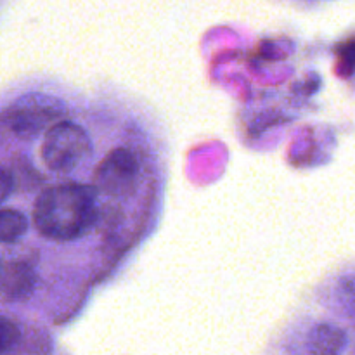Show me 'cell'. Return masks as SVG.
<instances>
[{
    "instance_id": "6da1fadb",
    "label": "cell",
    "mask_w": 355,
    "mask_h": 355,
    "mask_svg": "<svg viewBox=\"0 0 355 355\" xmlns=\"http://www.w3.org/2000/svg\"><path fill=\"white\" fill-rule=\"evenodd\" d=\"M97 191V187L78 182L42 191L33 205V224L38 234L59 243L89 234L99 218Z\"/></svg>"
},
{
    "instance_id": "7a4b0ae2",
    "label": "cell",
    "mask_w": 355,
    "mask_h": 355,
    "mask_svg": "<svg viewBox=\"0 0 355 355\" xmlns=\"http://www.w3.org/2000/svg\"><path fill=\"white\" fill-rule=\"evenodd\" d=\"M42 159L55 173H69L92 155V141L83 127L73 121H58L49 127L42 142Z\"/></svg>"
},
{
    "instance_id": "3957f363",
    "label": "cell",
    "mask_w": 355,
    "mask_h": 355,
    "mask_svg": "<svg viewBox=\"0 0 355 355\" xmlns=\"http://www.w3.org/2000/svg\"><path fill=\"white\" fill-rule=\"evenodd\" d=\"M64 113L61 101L44 94H26L14 101L3 113V125L17 139H35Z\"/></svg>"
},
{
    "instance_id": "277c9868",
    "label": "cell",
    "mask_w": 355,
    "mask_h": 355,
    "mask_svg": "<svg viewBox=\"0 0 355 355\" xmlns=\"http://www.w3.org/2000/svg\"><path fill=\"white\" fill-rule=\"evenodd\" d=\"M139 177V162L127 148L107 153L96 170V187L110 196H127L134 191Z\"/></svg>"
},
{
    "instance_id": "5b68a950",
    "label": "cell",
    "mask_w": 355,
    "mask_h": 355,
    "mask_svg": "<svg viewBox=\"0 0 355 355\" xmlns=\"http://www.w3.org/2000/svg\"><path fill=\"white\" fill-rule=\"evenodd\" d=\"M35 270L28 262H10L3 263L2 274V286L3 295L9 300H23L30 297L35 286Z\"/></svg>"
},
{
    "instance_id": "8992f818",
    "label": "cell",
    "mask_w": 355,
    "mask_h": 355,
    "mask_svg": "<svg viewBox=\"0 0 355 355\" xmlns=\"http://www.w3.org/2000/svg\"><path fill=\"white\" fill-rule=\"evenodd\" d=\"M347 345V335L333 324H319L309 333L307 347L312 355H340Z\"/></svg>"
},
{
    "instance_id": "52a82bcc",
    "label": "cell",
    "mask_w": 355,
    "mask_h": 355,
    "mask_svg": "<svg viewBox=\"0 0 355 355\" xmlns=\"http://www.w3.org/2000/svg\"><path fill=\"white\" fill-rule=\"evenodd\" d=\"M28 229L26 215L21 214L19 210L7 208L0 215V238L6 245L19 241Z\"/></svg>"
},
{
    "instance_id": "ba28073f",
    "label": "cell",
    "mask_w": 355,
    "mask_h": 355,
    "mask_svg": "<svg viewBox=\"0 0 355 355\" xmlns=\"http://www.w3.org/2000/svg\"><path fill=\"white\" fill-rule=\"evenodd\" d=\"M17 340H19V331H17V328L9 321V319H3L2 321V349H3V352H7L10 347L16 345Z\"/></svg>"
},
{
    "instance_id": "9c48e42d",
    "label": "cell",
    "mask_w": 355,
    "mask_h": 355,
    "mask_svg": "<svg viewBox=\"0 0 355 355\" xmlns=\"http://www.w3.org/2000/svg\"><path fill=\"white\" fill-rule=\"evenodd\" d=\"M14 186H16V177L14 173H10L9 170H3L2 173V184H0V191H2V201H6L7 198L10 196V193L14 191Z\"/></svg>"
},
{
    "instance_id": "30bf717a",
    "label": "cell",
    "mask_w": 355,
    "mask_h": 355,
    "mask_svg": "<svg viewBox=\"0 0 355 355\" xmlns=\"http://www.w3.org/2000/svg\"><path fill=\"white\" fill-rule=\"evenodd\" d=\"M343 300L349 305V309H352L355 312V279L349 281V283H345V286H343Z\"/></svg>"
},
{
    "instance_id": "8fae6325",
    "label": "cell",
    "mask_w": 355,
    "mask_h": 355,
    "mask_svg": "<svg viewBox=\"0 0 355 355\" xmlns=\"http://www.w3.org/2000/svg\"><path fill=\"white\" fill-rule=\"evenodd\" d=\"M342 64L349 66L350 69L355 68V42H350V44L345 45V51L342 52Z\"/></svg>"
}]
</instances>
